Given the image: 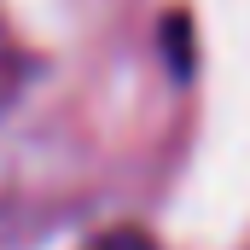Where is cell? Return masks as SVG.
<instances>
[{"instance_id":"obj_1","label":"cell","mask_w":250,"mask_h":250,"mask_svg":"<svg viewBox=\"0 0 250 250\" xmlns=\"http://www.w3.org/2000/svg\"><path fill=\"white\" fill-rule=\"evenodd\" d=\"M163 41H169V59H175V76H187V70H192V47H187V18H169Z\"/></svg>"},{"instance_id":"obj_2","label":"cell","mask_w":250,"mask_h":250,"mask_svg":"<svg viewBox=\"0 0 250 250\" xmlns=\"http://www.w3.org/2000/svg\"><path fill=\"white\" fill-rule=\"evenodd\" d=\"M87 250H157L146 233H134V227H117V233H105V239H93Z\"/></svg>"}]
</instances>
